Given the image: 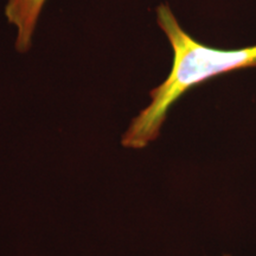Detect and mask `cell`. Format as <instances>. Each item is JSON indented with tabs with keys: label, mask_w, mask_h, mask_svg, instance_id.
Wrapping results in <instances>:
<instances>
[{
	"label": "cell",
	"mask_w": 256,
	"mask_h": 256,
	"mask_svg": "<svg viewBox=\"0 0 256 256\" xmlns=\"http://www.w3.org/2000/svg\"><path fill=\"white\" fill-rule=\"evenodd\" d=\"M156 23L172 48V68L165 81L150 92V104L124 130L121 145L126 148L142 150L156 140L172 106L191 88L224 72L256 66V46L236 50L206 46L182 28L168 4L156 8Z\"/></svg>",
	"instance_id": "cell-1"
},
{
	"label": "cell",
	"mask_w": 256,
	"mask_h": 256,
	"mask_svg": "<svg viewBox=\"0 0 256 256\" xmlns=\"http://www.w3.org/2000/svg\"><path fill=\"white\" fill-rule=\"evenodd\" d=\"M224 256H230V255H224Z\"/></svg>",
	"instance_id": "cell-3"
},
{
	"label": "cell",
	"mask_w": 256,
	"mask_h": 256,
	"mask_svg": "<svg viewBox=\"0 0 256 256\" xmlns=\"http://www.w3.org/2000/svg\"><path fill=\"white\" fill-rule=\"evenodd\" d=\"M46 0H8L4 14L6 20L14 28V48L25 54L31 49L38 20Z\"/></svg>",
	"instance_id": "cell-2"
}]
</instances>
